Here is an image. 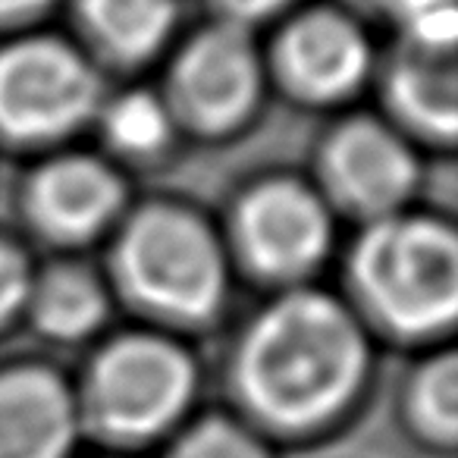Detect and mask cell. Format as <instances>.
Here are the masks:
<instances>
[{
	"instance_id": "9c48e42d",
	"label": "cell",
	"mask_w": 458,
	"mask_h": 458,
	"mask_svg": "<svg viewBox=\"0 0 458 458\" xmlns=\"http://www.w3.org/2000/svg\"><path fill=\"white\" fill-rule=\"evenodd\" d=\"M374 64L364 29L349 13L314 7L289 20L274 51V70L295 98L336 104L355 95Z\"/></svg>"
},
{
	"instance_id": "2e32d148",
	"label": "cell",
	"mask_w": 458,
	"mask_h": 458,
	"mask_svg": "<svg viewBox=\"0 0 458 458\" xmlns=\"http://www.w3.org/2000/svg\"><path fill=\"white\" fill-rule=\"evenodd\" d=\"M408 420L433 445L452 449L458 439V358L443 352L408 383Z\"/></svg>"
},
{
	"instance_id": "ba28073f",
	"label": "cell",
	"mask_w": 458,
	"mask_h": 458,
	"mask_svg": "<svg viewBox=\"0 0 458 458\" xmlns=\"http://www.w3.org/2000/svg\"><path fill=\"white\" fill-rule=\"evenodd\" d=\"M320 166L330 195L370 223L402 214L420 182L411 145L386 123L370 116L343 123L327 139Z\"/></svg>"
},
{
	"instance_id": "ffe728a7",
	"label": "cell",
	"mask_w": 458,
	"mask_h": 458,
	"mask_svg": "<svg viewBox=\"0 0 458 458\" xmlns=\"http://www.w3.org/2000/svg\"><path fill=\"white\" fill-rule=\"evenodd\" d=\"M51 7V0H0V22H26L41 16Z\"/></svg>"
},
{
	"instance_id": "6da1fadb",
	"label": "cell",
	"mask_w": 458,
	"mask_h": 458,
	"mask_svg": "<svg viewBox=\"0 0 458 458\" xmlns=\"http://www.w3.org/2000/svg\"><path fill=\"white\" fill-rule=\"evenodd\" d=\"M368 368V336L355 314L320 289H289L242 333L233 383L261 424L305 433L355 402Z\"/></svg>"
},
{
	"instance_id": "e0dca14e",
	"label": "cell",
	"mask_w": 458,
	"mask_h": 458,
	"mask_svg": "<svg viewBox=\"0 0 458 458\" xmlns=\"http://www.w3.org/2000/svg\"><path fill=\"white\" fill-rule=\"evenodd\" d=\"M166 458H270L251 430L229 418H204L176 439Z\"/></svg>"
},
{
	"instance_id": "52a82bcc",
	"label": "cell",
	"mask_w": 458,
	"mask_h": 458,
	"mask_svg": "<svg viewBox=\"0 0 458 458\" xmlns=\"http://www.w3.org/2000/svg\"><path fill=\"white\" fill-rule=\"evenodd\" d=\"M333 220L324 195L299 179H264L236 208V245L270 280L295 283L324 264Z\"/></svg>"
},
{
	"instance_id": "30bf717a",
	"label": "cell",
	"mask_w": 458,
	"mask_h": 458,
	"mask_svg": "<svg viewBox=\"0 0 458 458\" xmlns=\"http://www.w3.org/2000/svg\"><path fill=\"white\" fill-rule=\"evenodd\" d=\"M123 176L91 154L47 160L26 189L29 220L57 242H89L123 214Z\"/></svg>"
},
{
	"instance_id": "3957f363",
	"label": "cell",
	"mask_w": 458,
	"mask_h": 458,
	"mask_svg": "<svg viewBox=\"0 0 458 458\" xmlns=\"http://www.w3.org/2000/svg\"><path fill=\"white\" fill-rule=\"evenodd\" d=\"M123 293L166 320L201 324L226 301V251L189 208L148 204L123 226L114 251Z\"/></svg>"
},
{
	"instance_id": "7c38bea8",
	"label": "cell",
	"mask_w": 458,
	"mask_h": 458,
	"mask_svg": "<svg viewBox=\"0 0 458 458\" xmlns=\"http://www.w3.org/2000/svg\"><path fill=\"white\" fill-rule=\"evenodd\" d=\"M386 98L408 129L449 141L458 129V72L452 51L405 41L389 64Z\"/></svg>"
},
{
	"instance_id": "d6986e66",
	"label": "cell",
	"mask_w": 458,
	"mask_h": 458,
	"mask_svg": "<svg viewBox=\"0 0 458 458\" xmlns=\"http://www.w3.org/2000/svg\"><path fill=\"white\" fill-rule=\"evenodd\" d=\"M214 4L220 7L226 22H236V26L249 29L251 22H261L283 13L286 7H293L295 0H214Z\"/></svg>"
},
{
	"instance_id": "5b68a950",
	"label": "cell",
	"mask_w": 458,
	"mask_h": 458,
	"mask_svg": "<svg viewBox=\"0 0 458 458\" xmlns=\"http://www.w3.org/2000/svg\"><path fill=\"white\" fill-rule=\"evenodd\" d=\"M101 110V82L66 41L20 38L0 47V132L16 141L64 139Z\"/></svg>"
},
{
	"instance_id": "7a4b0ae2",
	"label": "cell",
	"mask_w": 458,
	"mask_h": 458,
	"mask_svg": "<svg viewBox=\"0 0 458 458\" xmlns=\"http://www.w3.org/2000/svg\"><path fill=\"white\" fill-rule=\"evenodd\" d=\"M361 305L395 336L424 339L458 318V239L420 214H393L364 229L352 251Z\"/></svg>"
},
{
	"instance_id": "ac0fdd59",
	"label": "cell",
	"mask_w": 458,
	"mask_h": 458,
	"mask_svg": "<svg viewBox=\"0 0 458 458\" xmlns=\"http://www.w3.org/2000/svg\"><path fill=\"white\" fill-rule=\"evenodd\" d=\"M32 267L26 255L13 242L0 236V327L13 320L26 308L29 289H32Z\"/></svg>"
},
{
	"instance_id": "9a60e30c",
	"label": "cell",
	"mask_w": 458,
	"mask_h": 458,
	"mask_svg": "<svg viewBox=\"0 0 458 458\" xmlns=\"http://www.w3.org/2000/svg\"><path fill=\"white\" fill-rule=\"evenodd\" d=\"M107 141L126 157L164 154L176 132V116L164 98L151 91H126L110 104H101Z\"/></svg>"
},
{
	"instance_id": "4fadbf2b",
	"label": "cell",
	"mask_w": 458,
	"mask_h": 458,
	"mask_svg": "<svg viewBox=\"0 0 458 458\" xmlns=\"http://www.w3.org/2000/svg\"><path fill=\"white\" fill-rule=\"evenodd\" d=\"M26 311L35 330L57 343H79L107 320L110 305L104 286L82 267H51L35 276Z\"/></svg>"
},
{
	"instance_id": "8992f818",
	"label": "cell",
	"mask_w": 458,
	"mask_h": 458,
	"mask_svg": "<svg viewBox=\"0 0 458 458\" xmlns=\"http://www.w3.org/2000/svg\"><path fill=\"white\" fill-rule=\"evenodd\" d=\"M264 95V60L249 29L223 20L185 41L170 70V110L204 135L242 129Z\"/></svg>"
},
{
	"instance_id": "277c9868",
	"label": "cell",
	"mask_w": 458,
	"mask_h": 458,
	"mask_svg": "<svg viewBox=\"0 0 458 458\" xmlns=\"http://www.w3.org/2000/svg\"><path fill=\"white\" fill-rule=\"evenodd\" d=\"M195 386V361L182 345L157 333H129L91 364L85 411L104 437L141 443L182 418Z\"/></svg>"
},
{
	"instance_id": "5bb4252c",
	"label": "cell",
	"mask_w": 458,
	"mask_h": 458,
	"mask_svg": "<svg viewBox=\"0 0 458 458\" xmlns=\"http://www.w3.org/2000/svg\"><path fill=\"white\" fill-rule=\"evenodd\" d=\"M79 16L110 57L139 64L170 41L179 0H79Z\"/></svg>"
},
{
	"instance_id": "44dd1931",
	"label": "cell",
	"mask_w": 458,
	"mask_h": 458,
	"mask_svg": "<svg viewBox=\"0 0 458 458\" xmlns=\"http://www.w3.org/2000/svg\"><path fill=\"white\" fill-rule=\"evenodd\" d=\"M355 7H377V10H389V4L393 0H352Z\"/></svg>"
},
{
	"instance_id": "8fae6325",
	"label": "cell",
	"mask_w": 458,
	"mask_h": 458,
	"mask_svg": "<svg viewBox=\"0 0 458 458\" xmlns=\"http://www.w3.org/2000/svg\"><path fill=\"white\" fill-rule=\"evenodd\" d=\"M79 437V402L47 368L0 374V458H70Z\"/></svg>"
}]
</instances>
